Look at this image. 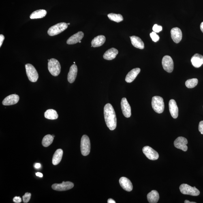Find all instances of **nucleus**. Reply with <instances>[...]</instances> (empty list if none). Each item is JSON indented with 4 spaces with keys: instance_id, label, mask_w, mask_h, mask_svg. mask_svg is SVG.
<instances>
[{
    "instance_id": "nucleus-43",
    "label": "nucleus",
    "mask_w": 203,
    "mask_h": 203,
    "mask_svg": "<svg viewBox=\"0 0 203 203\" xmlns=\"http://www.w3.org/2000/svg\"><path fill=\"white\" fill-rule=\"evenodd\" d=\"M81 41H79V43H81Z\"/></svg>"
},
{
    "instance_id": "nucleus-29",
    "label": "nucleus",
    "mask_w": 203,
    "mask_h": 203,
    "mask_svg": "<svg viewBox=\"0 0 203 203\" xmlns=\"http://www.w3.org/2000/svg\"><path fill=\"white\" fill-rule=\"evenodd\" d=\"M108 17L110 20L116 22H121L123 20V16L120 14H116L113 13H110L108 15Z\"/></svg>"
},
{
    "instance_id": "nucleus-12",
    "label": "nucleus",
    "mask_w": 203,
    "mask_h": 203,
    "mask_svg": "<svg viewBox=\"0 0 203 203\" xmlns=\"http://www.w3.org/2000/svg\"><path fill=\"white\" fill-rule=\"evenodd\" d=\"M121 106L124 116L127 118L130 117L131 115V107L126 98L123 97L122 99Z\"/></svg>"
},
{
    "instance_id": "nucleus-6",
    "label": "nucleus",
    "mask_w": 203,
    "mask_h": 203,
    "mask_svg": "<svg viewBox=\"0 0 203 203\" xmlns=\"http://www.w3.org/2000/svg\"><path fill=\"white\" fill-rule=\"evenodd\" d=\"M180 191L184 195L192 196H197L200 194V191L195 187H191L187 184H183L180 187Z\"/></svg>"
},
{
    "instance_id": "nucleus-27",
    "label": "nucleus",
    "mask_w": 203,
    "mask_h": 203,
    "mask_svg": "<svg viewBox=\"0 0 203 203\" xmlns=\"http://www.w3.org/2000/svg\"><path fill=\"white\" fill-rule=\"evenodd\" d=\"M45 117L50 120H55L57 119L58 115L57 112L53 109H49L44 112Z\"/></svg>"
},
{
    "instance_id": "nucleus-30",
    "label": "nucleus",
    "mask_w": 203,
    "mask_h": 203,
    "mask_svg": "<svg viewBox=\"0 0 203 203\" xmlns=\"http://www.w3.org/2000/svg\"><path fill=\"white\" fill-rule=\"evenodd\" d=\"M198 80L196 78H193L187 80L185 82V86L188 88H194L198 84Z\"/></svg>"
},
{
    "instance_id": "nucleus-39",
    "label": "nucleus",
    "mask_w": 203,
    "mask_h": 203,
    "mask_svg": "<svg viewBox=\"0 0 203 203\" xmlns=\"http://www.w3.org/2000/svg\"><path fill=\"white\" fill-rule=\"evenodd\" d=\"M108 203H116L115 201L112 199H109L108 200Z\"/></svg>"
},
{
    "instance_id": "nucleus-2",
    "label": "nucleus",
    "mask_w": 203,
    "mask_h": 203,
    "mask_svg": "<svg viewBox=\"0 0 203 203\" xmlns=\"http://www.w3.org/2000/svg\"><path fill=\"white\" fill-rule=\"evenodd\" d=\"M152 106L155 112L162 113L164 109V103L163 98L159 96H155L152 97Z\"/></svg>"
},
{
    "instance_id": "nucleus-31",
    "label": "nucleus",
    "mask_w": 203,
    "mask_h": 203,
    "mask_svg": "<svg viewBox=\"0 0 203 203\" xmlns=\"http://www.w3.org/2000/svg\"><path fill=\"white\" fill-rule=\"evenodd\" d=\"M31 196V193H26L22 197L24 203H27L29 202Z\"/></svg>"
},
{
    "instance_id": "nucleus-25",
    "label": "nucleus",
    "mask_w": 203,
    "mask_h": 203,
    "mask_svg": "<svg viewBox=\"0 0 203 203\" xmlns=\"http://www.w3.org/2000/svg\"><path fill=\"white\" fill-rule=\"evenodd\" d=\"M159 198V194L157 191L152 190L147 195L148 202L150 203H157Z\"/></svg>"
},
{
    "instance_id": "nucleus-42",
    "label": "nucleus",
    "mask_w": 203,
    "mask_h": 203,
    "mask_svg": "<svg viewBox=\"0 0 203 203\" xmlns=\"http://www.w3.org/2000/svg\"><path fill=\"white\" fill-rule=\"evenodd\" d=\"M70 24V23H67L68 25H69Z\"/></svg>"
},
{
    "instance_id": "nucleus-17",
    "label": "nucleus",
    "mask_w": 203,
    "mask_h": 203,
    "mask_svg": "<svg viewBox=\"0 0 203 203\" xmlns=\"http://www.w3.org/2000/svg\"><path fill=\"white\" fill-rule=\"evenodd\" d=\"M84 33L82 31L78 32L67 39V43L68 44H74L79 42L83 38Z\"/></svg>"
},
{
    "instance_id": "nucleus-18",
    "label": "nucleus",
    "mask_w": 203,
    "mask_h": 203,
    "mask_svg": "<svg viewBox=\"0 0 203 203\" xmlns=\"http://www.w3.org/2000/svg\"><path fill=\"white\" fill-rule=\"evenodd\" d=\"M77 73H78V68L76 65L74 64L70 67L68 74L67 80L69 83H72L75 81L76 78Z\"/></svg>"
},
{
    "instance_id": "nucleus-33",
    "label": "nucleus",
    "mask_w": 203,
    "mask_h": 203,
    "mask_svg": "<svg viewBox=\"0 0 203 203\" xmlns=\"http://www.w3.org/2000/svg\"><path fill=\"white\" fill-rule=\"evenodd\" d=\"M153 31L156 33H159L163 29L162 27L161 26L158 25L157 24H154L152 28Z\"/></svg>"
},
{
    "instance_id": "nucleus-41",
    "label": "nucleus",
    "mask_w": 203,
    "mask_h": 203,
    "mask_svg": "<svg viewBox=\"0 0 203 203\" xmlns=\"http://www.w3.org/2000/svg\"><path fill=\"white\" fill-rule=\"evenodd\" d=\"M184 203H196L195 202H190V201L188 200H185V201H184Z\"/></svg>"
},
{
    "instance_id": "nucleus-9",
    "label": "nucleus",
    "mask_w": 203,
    "mask_h": 203,
    "mask_svg": "<svg viewBox=\"0 0 203 203\" xmlns=\"http://www.w3.org/2000/svg\"><path fill=\"white\" fill-rule=\"evenodd\" d=\"M74 187L72 182L63 181L61 184H54L52 186V189L58 191H65L72 189Z\"/></svg>"
},
{
    "instance_id": "nucleus-20",
    "label": "nucleus",
    "mask_w": 203,
    "mask_h": 203,
    "mask_svg": "<svg viewBox=\"0 0 203 203\" xmlns=\"http://www.w3.org/2000/svg\"><path fill=\"white\" fill-rule=\"evenodd\" d=\"M141 70L139 68L133 69L128 73L126 77L125 81L128 83H131L134 80L140 72Z\"/></svg>"
},
{
    "instance_id": "nucleus-32",
    "label": "nucleus",
    "mask_w": 203,
    "mask_h": 203,
    "mask_svg": "<svg viewBox=\"0 0 203 203\" xmlns=\"http://www.w3.org/2000/svg\"><path fill=\"white\" fill-rule=\"evenodd\" d=\"M150 36L151 37L152 41L156 42L159 40V37L155 32H152L150 34Z\"/></svg>"
},
{
    "instance_id": "nucleus-10",
    "label": "nucleus",
    "mask_w": 203,
    "mask_h": 203,
    "mask_svg": "<svg viewBox=\"0 0 203 203\" xmlns=\"http://www.w3.org/2000/svg\"><path fill=\"white\" fill-rule=\"evenodd\" d=\"M143 152L146 157L151 160H156L159 159V154L150 146H144L143 148Z\"/></svg>"
},
{
    "instance_id": "nucleus-40",
    "label": "nucleus",
    "mask_w": 203,
    "mask_h": 203,
    "mask_svg": "<svg viewBox=\"0 0 203 203\" xmlns=\"http://www.w3.org/2000/svg\"><path fill=\"white\" fill-rule=\"evenodd\" d=\"M200 28L201 31H202L203 33V22L201 23L200 25Z\"/></svg>"
},
{
    "instance_id": "nucleus-11",
    "label": "nucleus",
    "mask_w": 203,
    "mask_h": 203,
    "mask_svg": "<svg viewBox=\"0 0 203 203\" xmlns=\"http://www.w3.org/2000/svg\"><path fill=\"white\" fill-rule=\"evenodd\" d=\"M187 143V139L182 137H178L174 142V146L176 148L185 152L188 149Z\"/></svg>"
},
{
    "instance_id": "nucleus-3",
    "label": "nucleus",
    "mask_w": 203,
    "mask_h": 203,
    "mask_svg": "<svg viewBox=\"0 0 203 203\" xmlns=\"http://www.w3.org/2000/svg\"><path fill=\"white\" fill-rule=\"evenodd\" d=\"M48 69L53 76H58L61 71V65L57 60L52 58L48 62Z\"/></svg>"
},
{
    "instance_id": "nucleus-36",
    "label": "nucleus",
    "mask_w": 203,
    "mask_h": 203,
    "mask_svg": "<svg viewBox=\"0 0 203 203\" xmlns=\"http://www.w3.org/2000/svg\"><path fill=\"white\" fill-rule=\"evenodd\" d=\"M4 39L5 37L4 36V35L3 34H1V35H0V47H1L2 44H3Z\"/></svg>"
},
{
    "instance_id": "nucleus-24",
    "label": "nucleus",
    "mask_w": 203,
    "mask_h": 203,
    "mask_svg": "<svg viewBox=\"0 0 203 203\" xmlns=\"http://www.w3.org/2000/svg\"><path fill=\"white\" fill-rule=\"evenodd\" d=\"M63 150L61 149H58L56 150L52 158V164L54 165L59 164L61 162L63 155Z\"/></svg>"
},
{
    "instance_id": "nucleus-14",
    "label": "nucleus",
    "mask_w": 203,
    "mask_h": 203,
    "mask_svg": "<svg viewBox=\"0 0 203 203\" xmlns=\"http://www.w3.org/2000/svg\"><path fill=\"white\" fill-rule=\"evenodd\" d=\"M171 36L174 43H178L180 42L182 38L181 30L178 28H172L171 30Z\"/></svg>"
},
{
    "instance_id": "nucleus-28",
    "label": "nucleus",
    "mask_w": 203,
    "mask_h": 203,
    "mask_svg": "<svg viewBox=\"0 0 203 203\" xmlns=\"http://www.w3.org/2000/svg\"><path fill=\"white\" fill-rule=\"evenodd\" d=\"M54 137L52 135L48 134L45 135L43 139L42 144L44 147H47L51 144L53 141Z\"/></svg>"
},
{
    "instance_id": "nucleus-15",
    "label": "nucleus",
    "mask_w": 203,
    "mask_h": 203,
    "mask_svg": "<svg viewBox=\"0 0 203 203\" xmlns=\"http://www.w3.org/2000/svg\"><path fill=\"white\" fill-rule=\"evenodd\" d=\"M119 181L120 186L124 190L129 192L132 190L133 184L128 179L125 177H122L120 179Z\"/></svg>"
},
{
    "instance_id": "nucleus-22",
    "label": "nucleus",
    "mask_w": 203,
    "mask_h": 203,
    "mask_svg": "<svg viewBox=\"0 0 203 203\" xmlns=\"http://www.w3.org/2000/svg\"><path fill=\"white\" fill-rule=\"evenodd\" d=\"M132 44L135 48L143 49L144 48L143 42L140 38L135 36L130 37Z\"/></svg>"
},
{
    "instance_id": "nucleus-35",
    "label": "nucleus",
    "mask_w": 203,
    "mask_h": 203,
    "mask_svg": "<svg viewBox=\"0 0 203 203\" xmlns=\"http://www.w3.org/2000/svg\"><path fill=\"white\" fill-rule=\"evenodd\" d=\"M14 202L16 203H19L21 202L22 200L20 197L16 196L13 199Z\"/></svg>"
},
{
    "instance_id": "nucleus-4",
    "label": "nucleus",
    "mask_w": 203,
    "mask_h": 203,
    "mask_svg": "<svg viewBox=\"0 0 203 203\" xmlns=\"http://www.w3.org/2000/svg\"><path fill=\"white\" fill-rule=\"evenodd\" d=\"M68 27V24L65 22L60 23L49 28L48 33L51 36L57 35L65 31Z\"/></svg>"
},
{
    "instance_id": "nucleus-5",
    "label": "nucleus",
    "mask_w": 203,
    "mask_h": 203,
    "mask_svg": "<svg viewBox=\"0 0 203 203\" xmlns=\"http://www.w3.org/2000/svg\"><path fill=\"white\" fill-rule=\"evenodd\" d=\"M90 142L89 137L87 135H83L81 139V150L82 155L84 156H87L90 153Z\"/></svg>"
},
{
    "instance_id": "nucleus-38",
    "label": "nucleus",
    "mask_w": 203,
    "mask_h": 203,
    "mask_svg": "<svg viewBox=\"0 0 203 203\" xmlns=\"http://www.w3.org/2000/svg\"><path fill=\"white\" fill-rule=\"evenodd\" d=\"M35 174L36 175L39 177L42 178L43 176V174L42 173L40 172H37Z\"/></svg>"
},
{
    "instance_id": "nucleus-44",
    "label": "nucleus",
    "mask_w": 203,
    "mask_h": 203,
    "mask_svg": "<svg viewBox=\"0 0 203 203\" xmlns=\"http://www.w3.org/2000/svg\"><path fill=\"white\" fill-rule=\"evenodd\" d=\"M74 64H75V62H74Z\"/></svg>"
},
{
    "instance_id": "nucleus-1",
    "label": "nucleus",
    "mask_w": 203,
    "mask_h": 203,
    "mask_svg": "<svg viewBox=\"0 0 203 203\" xmlns=\"http://www.w3.org/2000/svg\"><path fill=\"white\" fill-rule=\"evenodd\" d=\"M104 115L107 127L110 130H114L117 127V118L113 107L110 103L105 105L104 108Z\"/></svg>"
},
{
    "instance_id": "nucleus-7",
    "label": "nucleus",
    "mask_w": 203,
    "mask_h": 203,
    "mask_svg": "<svg viewBox=\"0 0 203 203\" xmlns=\"http://www.w3.org/2000/svg\"><path fill=\"white\" fill-rule=\"evenodd\" d=\"M26 75L30 81L35 82L39 78V75L37 71L33 65L30 64L25 65Z\"/></svg>"
},
{
    "instance_id": "nucleus-26",
    "label": "nucleus",
    "mask_w": 203,
    "mask_h": 203,
    "mask_svg": "<svg viewBox=\"0 0 203 203\" xmlns=\"http://www.w3.org/2000/svg\"><path fill=\"white\" fill-rule=\"evenodd\" d=\"M47 11L44 9H39L34 11L30 15V18L31 19L40 18H44L46 16Z\"/></svg>"
},
{
    "instance_id": "nucleus-16",
    "label": "nucleus",
    "mask_w": 203,
    "mask_h": 203,
    "mask_svg": "<svg viewBox=\"0 0 203 203\" xmlns=\"http://www.w3.org/2000/svg\"><path fill=\"white\" fill-rule=\"evenodd\" d=\"M169 109L173 118H176L178 116V108L175 101L171 99L169 102Z\"/></svg>"
},
{
    "instance_id": "nucleus-21",
    "label": "nucleus",
    "mask_w": 203,
    "mask_h": 203,
    "mask_svg": "<svg viewBox=\"0 0 203 203\" xmlns=\"http://www.w3.org/2000/svg\"><path fill=\"white\" fill-rule=\"evenodd\" d=\"M118 54V51L117 49L112 48L109 49L103 55V57L105 60H111L116 57Z\"/></svg>"
},
{
    "instance_id": "nucleus-37",
    "label": "nucleus",
    "mask_w": 203,
    "mask_h": 203,
    "mask_svg": "<svg viewBox=\"0 0 203 203\" xmlns=\"http://www.w3.org/2000/svg\"><path fill=\"white\" fill-rule=\"evenodd\" d=\"M35 168L37 169L40 168L41 167V164L40 163H36L34 165Z\"/></svg>"
},
{
    "instance_id": "nucleus-34",
    "label": "nucleus",
    "mask_w": 203,
    "mask_h": 203,
    "mask_svg": "<svg viewBox=\"0 0 203 203\" xmlns=\"http://www.w3.org/2000/svg\"><path fill=\"white\" fill-rule=\"evenodd\" d=\"M199 130L201 134H203V121H200L199 123Z\"/></svg>"
},
{
    "instance_id": "nucleus-8",
    "label": "nucleus",
    "mask_w": 203,
    "mask_h": 203,
    "mask_svg": "<svg viewBox=\"0 0 203 203\" xmlns=\"http://www.w3.org/2000/svg\"><path fill=\"white\" fill-rule=\"evenodd\" d=\"M162 64L164 69L167 72L170 73L172 72L174 68V64L170 56L165 55L164 56L162 61Z\"/></svg>"
},
{
    "instance_id": "nucleus-23",
    "label": "nucleus",
    "mask_w": 203,
    "mask_h": 203,
    "mask_svg": "<svg viewBox=\"0 0 203 203\" xmlns=\"http://www.w3.org/2000/svg\"><path fill=\"white\" fill-rule=\"evenodd\" d=\"M106 40V38L104 35H100L94 38L92 40L91 44L92 47L94 48L99 47L102 46Z\"/></svg>"
},
{
    "instance_id": "nucleus-19",
    "label": "nucleus",
    "mask_w": 203,
    "mask_h": 203,
    "mask_svg": "<svg viewBox=\"0 0 203 203\" xmlns=\"http://www.w3.org/2000/svg\"><path fill=\"white\" fill-rule=\"evenodd\" d=\"M191 61L194 67H200L203 65V56L198 54H195L192 57Z\"/></svg>"
},
{
    "instance_id": "nucleus-13",
    "label": "nucleus",
    "mask_w": 203,
    "mask_h": 203,
    "mask_svg": "<svg viewBox=\"0 0 203 203\" xmlns=\"http://www.w3.org/2000/svg\"><path fill=\"white\" fill-rule=\"evenodd\" d=\"M19 100V97L16 94H13L8 96L3 101V104L5 106H9L16 104Z\"/></svg>"
}]
</instances>
